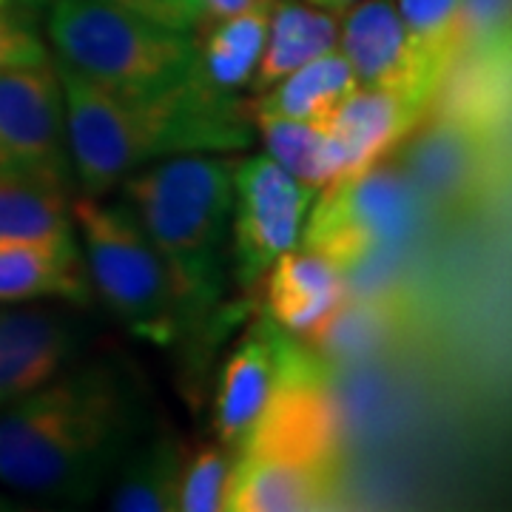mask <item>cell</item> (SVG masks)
I'll use <instances>...</instances> for the list:
<instances>
[{
	"label": "cell",
	"mask_w": 512,
	"mask_h": 512,
	"mask_svg": "<svg viewBox=\"0 0 512 512\" xmlns=\"http://www.w3.org/2000/svg\"><path fill=\"white\" fill-rule=\"evenodd\" d=\"M137 384L111 362L72 367L0 410V484L89 501L143 433Z\"/></svg>",
	"instance_id": "6da1fadb"
},
{
	"label": "cell",
	"mask_w": 512,
	"mask_h": 512,
	"mask_svg": "<svg viewBox=\"0 0 512 512\" xmlns=\"http://www.w3.org/2000/svg\"><path fill=\"white\" fill-rule=\"evenodd\" d=\"M63 89L74 185L109 197L131 171L177 154H231L251 146V103L200 80L163 94H117L52 60Z\"/></svg>",
	"instance_id": "7a4b0ae2"
},
{
	"label": "cell",
	"mask_w": 512,
	"mask_h": 512,
	"mask_svg": "<svg viewBox=\"0 0 512 512\" xmlns=\"http://www.w3.org/2000/svg\"><path fill=\"white\" fill-rule=\"evenodd\" d=\"M117 188L163 256L180 328L208 319L225 291L234 165L220 154H177L131 171Z\"/></svg>",
	"instance_id": "3957f363"
},
{
	"label": "cell",
	"mask_w": 512,
	"mask_h": 512,
	"mask_svg": "<svg viewBox=\"0 0 512 512\" xmlns=\"http://www.w3.org/2000/svg\"><path fill=\"white\" fill-rule=\"evenodd\" d=\"M55 60L117 94H163L197 80L194 32L165 29L106 0L49 6Z\"/></svg>",
	"instance_id": "277c9868"
},
{
	"label": "cell",
	"mask_w": 512,
	"mask_h": 512,
	"mask_svg": "<svg viewBox=\"0 0 512 512\" xmlns=\"http://www.w3.org/2000/svg\"><path fill=\"white\" fill-rule=\"evenodd\" d=\"M72 222L92 291L114 319L137 339L171 345L183 333L174 282L131 208L80 194L72 200Z\"/></svg>",
	"instance_id": "5b68a950"
},
{
	"label": "cell",
	"mask_w": 512,
	"mask_h": 512,
	"mask_svg": "<svg viewBox=\"0 0 512 512\" xmlns=\"http://www.w3.org/2000/svg\"><path fill=\"white\" fill-rule=\"evenodd\" d=\"M421 220V197L402 171L370 165L325 185L299 242L342 274L399 251Z\"/></svg>",
	"instance_id": "8992f818"
},
{
	"label": "cell",
	"mask_w": 512,
	"mask_h": 512,
	"mask_svg": "<svg viewBox=\"0 0 512 512\" xmlns=\"http://www.w3.org/2000/svg\"><path fill=\"white\" fill-rule=\"evenodd\" d=\"M239 456L279 458L339 473L342 413L328 370L285 330L271 399L239 441Z\"/></svg>",
	"instance_id": "52a82bcc"
},
{
	"label": "cell",
	"mask_w": 512,
	"mask_h": 512,
	"mask_svg": "<svg viewBox=\"0 0 512 512\" xmlns=\"http://www.w3.org/2000/svg\"><path fill=\"white\" fill-rule=\"evenodd\" d=\"M6 183L72 191L63 89L52 60L0 69V185Z\"/></svg>",
	"instance_id": "ba28073f"
},
{
	"label": "cell",
	"mask_w": 512,
	"mask_h": 512,
	"mask_svg": "<svg viewBox=\"0 0 512 512\" xmlns=\"http://www.w3.org/2000/svg\"><path fill=\"white\" fill-rule=\"evenodd\" d=\"M313 197L316 188L299 183L268 154L234 165L231 239L242 288L259 285L276 259L299 245Z\"/></svg>",
	"instance_id": "9c48e42d"
},
{
	"label": "cell",
	"mask_w": 512,
	"mask_h": 512,
	"mask_svg": "<svg viewBox=\"0 0 512 512\" xmlns=\"http://www.w3.org/2000/svg\"><path fill=\"white\" fill-rule=\"evenodd\" d=\"M345 12L339 52L350 63L356 83L399 94L424 114L433 109L430 94L421 89L396 0H359Z\"/></svg>",
	"instance_id": "30bf717a"
},
{
	"label": "cell",
	"mask_w": 512,
	"mask_h": 512,
	"mask_svg": "<svg viewBox=\"0 0 512 512\" xmlns=\"http://www.w3.org/2000/svg\"><path fill=\"white\" fill-rule=\"evenodd\" d=\"M77 345L69 316L0 305V410L63 373Z\"/></svg>",
	"instance_id": "8fae6325"
},
{
	"label": "cell",
	"mask_w": 512,
	"mask_h": 512,
	"mask_svg": "<svg viewBox=\"0 0 512 512\" xmlns=\"http://www.w3.org/2000/svg\"><path fill=\"white\" fill-rule=\"evenodd\" d=\"M282 328L265 316L222 365L214 396V433L225 447H239L271 399L279 373Z\"/></svg>",
	"instance_id": "7c38bea8"
},
{
	"label": "cell",
	"mask_w": 512,
	"mask_h": 512,
	"mask_svg": "<svg viewBox=\"0 0 512 512\" xmlns=\"http://www.w3.org/2000/svg\"><path fill=\"white\" fill-rule=\"evenodd\" d=\"M421 120H424V111L407 103L399 94L356 86L333 109L328 120H322L342 160L339 177L382 163L384 154H390L404 137H410Z\"/></svg>",
	"instance_id": "4fadbf2b"
},
{
	"label": "cell",
	"mask_w": 512,
	"mask_h": 512,
	"mask_svg": "<svg viewBox=\"0 0 512 512\" xmlns=\"http://www.w3.org/2000/svg\"><path fill=\"white\" fill-rule=\"evenodd\" d=\"M262 279L268 319L291 336L313 339L345 299V274L308 248L279 256Z\"/></svg>",
	"instance_id": "5bb4252c"
},
{
	"label": "cell",
	"mask_w": 512,
	"mask_h": 512,
	"mask_svg": "<svg viewBox=\"0 0 512 512\" xmlns=\"http://www.w3.org/2000/svg\"><path fill=\"white\" fill-rule=\"evenodd\" d=\"M336 476L279 458H234L225 510L231 512H305L325 510L336 498Z\"/></svg>",
	"instance_id": "9a60e30c"
},
{
	"label": "cell",
	"mask_w": 512,
	"mask_h": 512,
	"mask_svg": "<svg viewBox=\"0 0 512 512\" xmlns=\"http://www.w3.org/2000/svg\"><path fill=\"white\" fill-rule=\"evenodd\" d=\"M274 0H256L231 18L202 23L194 29L197 80L211 92L239 97L251 89L259 57L268 37V18Z\"/></svg>",
	"instance_id": "2e32d148"
},
{
	"label": "cell",
	"mask_w": 512,
	"mask_h": 512,
	"mask_svg": "<svg viewBox=\"0 0 512 512\" xmlns=\"http://www.w3.org/2000/svg\"><path fill=\"white\" fill-rule=\"evenodd\" d=\"M92 279L80 254L49 245H6L0 248V305L32 299H66L72 305L92 302Z\"/></svg>",
	"instance_id": "e0dca14e"
},
{
	"label": "cell",
	"mask_w": 512,
	"mask_h": 512,
	"mask_svg": "<svg viewBox=\"0 0 512 512\" xmlns=\"http://www.w3.org/2000/svg\"><path fill=\"white\" fill-rule=\"evenodd\" d=\"M339 43V20L330 9L299 0H274L268 18V37L259 57L251 89L262 94L293 69L313 57L333 52Z\"/></svg>",
	"instance_id": "ac0fdd59"
},
{
	"label": "cell",
	"mask_w": 512,
	"mask_h": 512,
	"mask_svg": "<svg viewBox=\"0 0 512 512\" xmlns=\"http://www.w3.org/2000/svg\"><path fill=\"white\" fill-rule=\"evenodd\" d=\"M476 128L444 120V126L427 131L407 154V180L419 197H436L441 205H456L476 191L481 163L476 151Z\"/></svg>",
	"instance_id": "d6986e66"
},
{
	"label": "cell",
	"mask_w": 512,
	"mask_h": 512,
	"mask_svg": "<svg viewBox=\"0 0 512 512\" xmlns=\"http://www.w3.org/2000/svg\"><path fill=\"white\" fill-rule=\"evenodd\" d=\"M183 444L171 436L137 439L111 473L109 507L117 512H174Z\"/></svg>",
	"instance_id": "ffe728a7"
},
{
	"label": "cell",
	"mask_w": 512,
	"mask_h": 512,
	"mask_svg": "<svg viewBox=\"0 0 512 512\" xmlns=\"http://www.w3.org/2000/svg\"><path fill=\"white\" fill-rule=\"evenodd\" d=\"M356 86L350 63L339 49H333L276 80L251 103V114L322 123Z\"/></svg>",
	"instance_id": "44dd1931"
},
{
	"label": "cell",
	"mask_w": 512,
	"mask_h": 512,
	"mask_svg": "<svg viewBox=\"0 0 512 512\" xmlns=\"http://www.w3.org/2000/svg\"><path fill=\"white\" fill-rule=\"evenodd\" d=\"M6 245H77L69 191L43 183L0 185V248Z\"/></svg>",
	"instance_id": "7402d4cb"
},
{
	"label": "cell",
	"mask_w": 512,
	"mask_h": 512,
	"mask_svg": "<svg viewBox=\"0 0 512 512\" xmlns=\"http://www.w3.org/2000/svg\"><path fill=\"white\" fill-rule=\"evenodd\" d=\"M251 117L268 148V157H274L299 183L319 191L342 174L336 143L322 123L268 117V114H251Z\"/></svg>",
	"instance_id": "603a6c76"
},
{
	"label": "cell",
	"mask_w": 512,
	"mask_h": 512,
	"mask_svg": "<svg viewBox=\"0 0 512 512\" xmlns=\"http://www.w3.org/2000/svg\"><path fill=\"white\" fill-rule=\"evenodd\" d=\"M396 9L413 52L421 89L430 94V100H436L456 49L461 0H396Z\"/></svg>",
	"instance_id": "cb8c5ba5"
},
{
	"label": "cell",
	"mask_w": 512,
	"mask_h": 512,
	"mask_svg": "<svg viewBox=\"0 0 512 512\" xmlns=\"http://www.w3.org/2000/svg\"><path fill=\"white\" fill-rule=\"evenodd\" d=\"M234 470V453L225 444H200L194 450L183 447L177 510L220 512L225 510L228 484Z\"/></svg>",
	"instance_id": "d4e9b609"
},
{
	"label": "cell",
	"mask_w": 512,
	"mask_h": 512,
	"mask_svg": "<svg viewBox=\"0 0 512 512\" xmlns=\"http://www.w3.org/2000/svg\"><path fill=\"white\" fill-rule=\"evenodd\" d=\"M52 60L43 37L37 35L29 15L18 12L15 6L0 9V69L12 66H35Z\"/></svg>",
	"instance_id": "484cf974"
},
{
	"label": "cell",
	"mask_w": 512,
	"mask_h": 512,
	"mask_svg": "<svg viewBox=\"0 0 512 512\" xmlns=\"http://www.w3.org/2000/svg\"><path fill=\"white\" fill-rule=\"evenodd\" d=\"M131 15L151 20L165 29L194 32L200 23V0H106Z\"/></svg>",
	"instance_id": "4316f807"
},
{
	"label": "cell",
	"mask_w": 512,
	"mask_h": 512,
	"mask_svg": "<svg viewBox=\"0 0 512 512\" xmlns=\"http://www.w3.org/2000/svg\"><path fill=\"white\" fill-rule=\"evenodd\" d=\"M256 0H200V23H214V20L222 18H231V15H237L242 9H248V6H254Z\"/></svg>",
	"instance_id": "83f0119b"
},
{
	"label": "cell",
	"mask_w": 512,
	"mask_h": 512,
	"mask_svg": "<svg viewBox=\"0 0 512 512\" xmlns=\"http://www.w3.org/2000/svg\"><path fill=\"white\" fill-rule=\"evenodd\" d=\"M55 0H12V6L23 12V15H35V12H43V9H49Z\"/></svg>",
	"instance_id": "f1b7e54d"
},
{
	"label": "cell",
	"mask_w": 512,
	"mask_h": 512,
	"mask_svg": "<svg viewBox=\"0 0 512 512\" xmlns=\"http://www.w3.org/2000/svg\"><path fill=\"white\" fill-rule=\"evenodd\" d=\"M308 3H316V6L330 9V12H345V9H350V6L359 3V0H308Z\"/></svg>",
	"instance_id": "f546056e"
},
{
	"label": "cell",
	"mask_w": 512,
	"mask_h": 512,
	"mask_svg": "<svg viewBox=\"0 0 512 512\" xmlns=\"http://www.w3.org/2000/svg\"><path fill=\"white\" fill-rule=\"evenodd\" d=\"M6 6H12V0H0V9H6Z\"/></svg>",
	"instance_id": "4dcf8cb0"
}]
</instances>
